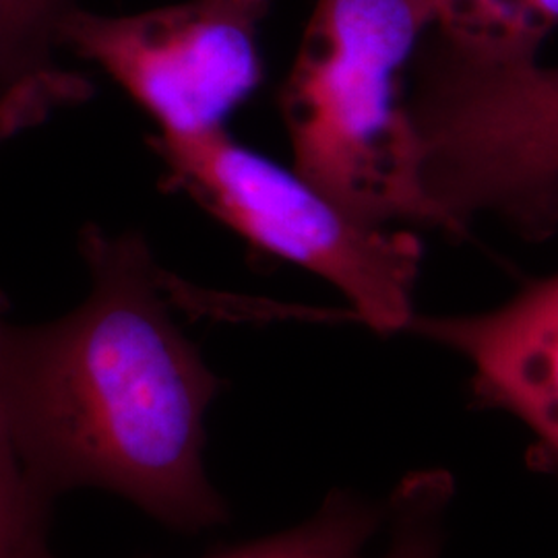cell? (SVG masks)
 I'll return each instance as SVG.
<instances>
[{
	"mask_svg": "<svg viewBox=\"0 0 558 558\" xmlns=\"http://www.w3.org/2000/svg\"><path fill=\"white\" fill-rule=\"evenodd\" d=\"M80 253L87 299L7 331L9 403L34 474L54 497L101 488L186 534L226 523L203 468L223 383L172 319L147 240L87 223Z\"/></svg>",
	"mask_w": 558,
	"mask_h": 558,
	"instance_id": "6da1fadb",
	"label": "cell"
},
{
	"mask_svg": "<svg viewBox=\"0 0 558 558\" xmlns=\"http://www.w3.org/2000/svg\"><path fill=\"white\" fill-rule=\"evenodd\" d=\"M433 21L430 0H317L279 87L294 170L371 226L439 228L403 80Z\"/></svg>",
	"mask_w": 558,
	"mask_h": 558,
	"instance_id": "7a4b0ae2",
	"label": "cell"
},
{
	"mask_svg": "<svg viewBox=\"0 0 558 558\" xmlns=\"http://www.w3.org/2000/svg\"><path fill=\"white\" fill-rule=\"evenodd\" d=\"M405 106L440 230L459 236L476 216H497L527 239L557 230L558 66L470 50L430 29Z\"/></svg>",
	"mask_w": 558,
	"mask_h": 558,
	"instance_id": "3957f363",
	"label": "cell"
},
{
	"mask_svg": "<svg viewBox=\"0 0 558 558\" xmlns=\"http://www.w3.org/2000/svg\"><path fill=\"white\" fill-rule=\"evenodd\" d=\"M149 141L168 189L186 193L259 253L336 286L373 331L410 329L422 263V244L412 232L354 218L296 170L248 149L223 129Z\"/></svg>",
	"mask_w": 558,
	"mask_h": 558,
	"instance_id": "277c9868",
	"label": "cell"
},
{
	"mask_svg": "<svg viewBox=\"0 0 558 558\" xmlns=\"http://www.w3.org/2000/svg\"><path fill=\"white\" fill-rule=\"evenodd\" d=\"M269 11L271 0H182L131 15L77 7L59 41L117 81L160 135L197 137L221 131L259 89Z\"/></svg>",
	"mask_w": 558,
	"mask_h": 558,
	"instance_id": "5b68a950",
	"label": "cell"
},
{
	"mask_svg": "<svg viewBox=\"0 0 558 558\" xmlns=\"http://www.w3.org/2000/svg\"><path fill=\"white\" fill-rule=\"evenodd\" d=\"M410 331L465 360L476 398L527 426L558 465V274L486 313L416 315Z\"/></svg>",
	"mask_w": 558,
	"mask_h": 558,
	"instance_id": "8992f818",
	"label": "cell"
},
{
	"mask_svg": "<svg viewBox=\"0 0 558 558\" xmlns=\"http://www.w3.org/2000/svg\"><path fill=\"white\" fill-rule=\"evenodd\" d=\"M77 0H0V145L92 98L94 83L60 64V25Z\"/></svg>",
	"mask_w": 558,
	"mask_h": 558,
	"instance_id": "52a82bcc",
	"label": "cell"
},
{
	"mask_svg": "<svg viewBox=\"0 0 558 558\" xmlns=\"http://www.w3.org/2000/svg\"><path fill=\"white\" fill-rule=\"evenodd\" d=\"M9 327V302L0 294V558H57L48 542L57 497L34 474L11 414L4 364Z\"/></svg>",
	"mask_w": 558,
	"mask_h": 558,
	"instance_id": "ba28073f",
	"label": "cell"
},
{
	"mask_svg": "<svg viewBox=\"0 0 558 558\" xmlns=\"http://www.w3.org/2000/svg\"><path fill=\"white\" fill-rule=\"evenodd\" d=\"M433 32L456 46L532 54L558 27V0H430Z\"/></svg>",
	"mask_w": 558,
	"mask_h": 558,
	"instance_id": "9c48e42d",
	"label": "cell"
},
{
	"mask_svg": "<svg viewBox=\"0 0 558 558\" xmlns=\"http://www.w3.org/2000/svg\"><path fill=\"white\" fill-rule=\"evenodd\" d=\"M385 511L350 493H331L319 511L292 530L203 558H362Z\"/></svg>",
	"mask_w": 558,
	"mask_h": 558,
	"instance_id": "30bf717a",
	"label": "cell"
},
{
	"mask_svg": "<svg viewBox=\"0 0 558 558\" xmlns=\"http://www.w3.org/2000/svg\"><path fill=\"white\" fill-rule=\"evenodd\" d=\"M453 482L445 472L403 480L389 500L391 538L380 558H440Z\"/></svg>",
	"mask_w": 558,
	"mask_h": 558,
	"instance_id": "8fae6325",
	"label": "cell"
}]
</instances>
